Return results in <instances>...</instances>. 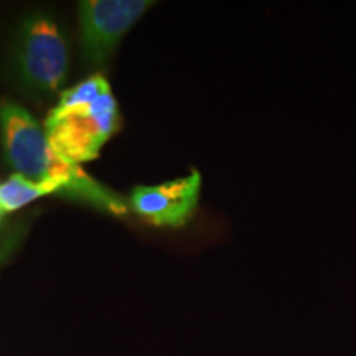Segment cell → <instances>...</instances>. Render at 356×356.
Listing matches in <instances>:
<instances>
[{
  "instance_id": "6da1fadb",
  "label": "cell",
  "mask_w": 356,
  "mask_h": 356,
  "mask_svg": "<svg viewBox=\"0 0 356 356\" xmlns=\"http://www.w3.org/2000/svg\"><path fill=\"white\" fill-rule=\"evenodd\" d=\"M0 132L6 160L15 173L33 181L61 185L73 197L113 215L127 213V203L121 197L56 154L43 126L22 106L10 101L0 102Z\"/></svg>"
},
{
  "instance_id": "8992f818",
  "label": "cell",
  "mask_w": 356,
  "mask_h": 356,
  "mask_svg": "<svg viewBox=\"0 0 356 356\" xmlns=\"http://www.w3.org/2000/svg\"><path fill=\"white\" fill-rule=\"evenodd\" d=\"M63 191V186L51 181H33L19 173H13L8 180L0 184V216L26 207L35 200L47 195Z\"/></svg>"
},
{
  "instance_id": "5b68a950",
  "label": "cell",
  "mask_w": 356,
  "mask_h": 356,
  "mask_svg": "<svg viewBox=\"0 0 356 356\" xmlns=\"http://www.w3.org/2000/svg\"><path fill=\"white\" fill-rule=\"evenodd\" d=\"M202 177L191 170L186 177L175 178L155 186H137L131 195L134 211L155 226H184L198 207Z\"/></svg>"
},
{
  "instance_id": "7a4b0ae2",
  "label": "cell",
  "mask_w": 356,
  "mask_h": 356,
  "mask_svg": "<svg viewBox=\"0 0 356 356\" xmlns=\"http://www.w3.org/2000/svg\"><path fill=\"white\" fill-rule=\"evenodd\" d=\"M118 129V102L101 74H92L61 92L43 122V131L56 154L74 165L99 157L101 149Z\"/></svg>"
},
{
  "instance_id": "3957f363",
  "label": "cell",
  "mask_w": 356,
  "mask_h": 356,
  "mask_svg": "<svg viewBox=\"0 0 356 356\" xmlns=\"http://www.w3.org/2000/svg\"><path fill=\"white\" fill-rule=\"evenodd\" d=\"M22 83L38 95L60 91L68 76V43L56 22L47 13H33L20 25L13 50Z\"/></svg>"
},
{
  "instance_id": "277c9868",
  "label": "cell",
  "mask_w": 356,
  "mask_h": 356,
  "mask_svg": "<svg viewBox=\"0 0 356 356\" xmlns=\"http://www.w3.org/2000/svg\"><path fill=\"white\" fill-rule=\"evenodd\" d=\"M152 6L150 0H84L79 3L84 60L92 66L106 63L124 35Z\"/></svg>"
}]
</instances>
